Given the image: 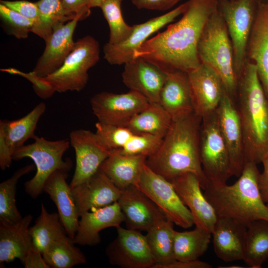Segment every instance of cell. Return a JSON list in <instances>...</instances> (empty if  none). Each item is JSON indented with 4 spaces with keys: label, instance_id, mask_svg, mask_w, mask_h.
Masks as SVG:
<instances>
[{
    "label": "cell",
    "instance_id": "cell-1",
    "mask_svg": "<svg viewBox=\"0 0 268 268\" xmlns=\"http://www.w3.org/2000/svg\"><path fill=\"white\" fill-rule=\"evenodd\" d=\"M188 5L177 22L147 40L134 54L166 72L174 70L188 72L201 62L198 43L206 22L218 9V0H189Z\"/></svg>",
    "mask_w": 268,
    "mask_h": 268
},
{
    "label": "cell",
    "instance_id": "cell-2",
    "mask_svg": "<svg viewBox=\"0 0 268 268\" xmlns=\"http://www.w3.org/2000/svg\"><path fill=\"white\" fill-rule=\"evenodd\" d=\"M202 118L194 113L174 121L157 150L148 157L146 164L152 170L171 181L186 173L199 178L204 190L209 181L203 171L200 158V128Z\"/></svg>",
    "mask_w": 268,
    "mask_h": 268
},
{
    "label": "cell",
    "instance_id": "cell-3",
    "mask_svg": "<svg viewBox=\"0 0 268 268\" xmlns=\"http://www.w3.org/2000/svg\"><path fill=\"white\" fill-rule=\"evenodd\" d=\"M234 103L243 131L245 164L261 163L268 156V98L256 65L248 60L238 77Z\"/></svg>",
    "mask_w": 268,
    "mask_h": 268
},
{
    "label": "cell",
    "instance_id": "cell-4",
    "mask_svg": "<svg viewBox=\"0 0 268 268\" xmlns=\"http://www.w3.org/2000/svg\"><path fill=\"white\" fill-rule=\"evenodd\" d=\"M257 165L246 163L238 180L231 185L208 184L204 194L217 216L232 219L246 226L256 220L268 221V207L259 190L260 173Z\"/></svg>",
    "mask_w": 268,
    "mask_h": 268
},
{
    "label": "cell",
    "instance_id": "cell-5",
    "mask_svg": "<svg viewBox=\"0 0 268 268\" xmlns=\"http://www.w3.org/2000/svg\"><path fill=\"white\" fill-rule=\"evenodd\" d=\"M201 63L211 67L220 75L225 90L235 101L238 77L233 64V52L224 21L217 9L205 25L197 47Z\"/></svg>",
    "mask_w": 268,
    "mask_h": 268
},
{
    "label": "cell",
    "instance_id": "cell-6",
    "mask_svg": "<svg viewBox=\"0 0 268 268\" xmlns=\"http://www.w3.org/2000/svg\"><path fill=\"white\" fill-rule=\"evenodd\" d=\"M34 142L14 150L12 159L18 160L29 158L34 162L36 172L34 176L25 182L26 193L32 199H36L43 192L44 185L50 175L57 170L69 171L72 164L70 160H63V155L69 147L67 139L51 141L43 137L35 136Z\"/></svg>",
    "mask_w": 268,
    "mask_h": 268
},
{
    "label": "cell",
    "instance_id": "cell-7",
    "mask_svg": "<svg viewBox=\"0 0 268 268\" xmlns=\"http://www.w3.org/2000/svg\"><path fill=\"white\" fill-rule=\"evenodd\" d=\"M99 56L98 42L91 36H86L75 42L59 69L43 78L55 92L80 91L86 86L88 71L98 63Z\"/></svg>",
    "mask_w": 268,
    "mask_h": 268
},
{
    "label": "cell",
    "instance_id": "cell-8",
    "mask_svg": "<svg viewBox=\"0 0 268 268\" xmlns=\"http://www.w3.org/2000/svg\"><path fill=\"white\" fill-rule=\"evenodd\" d=\"M258 0H218V9L225 23L238 77L247 61V45L255 19Z\"/></svg>",
    "mask_w": 268,
    "mask_h": 268
},
{
    "label": "cell",
    "instance_id": "cell-9",
    "mask_svg": "<svg viewBox=\"0 0 268 268\" xmlns=\"http://www.w3.org/2000/svg\"><path fill=\"white\" fill-rule=\"evenodd\" d=\"M200 158L204 174L213 185L226 184L232 176L228 151L219 131L216 111L202 118Z\"/></svg>",
    "mask_w": 268,
    "mask_h": 268
},
{
    "label": "cell",
    "instance_id": "cell-10",
    "mask_svg": "<svg viewBox=\"0 0 268 268\" xmlns=\"http://www.w3.org/2000/svg\"><path fill=\"white\" fill-rule=\"evenodd\" d=\"M147 196L176 225L183 228L193 226L194 220L172 183L144 165L135 186Z\"/></svg>",
    "mask_w": 268,
    "mask_h": 268
},
{
    "label": "cell",
    "instance_id": "cell-11",
    "mask_svg": "<svg viewBox=\"0 0 268 268\" xmlns=\"http://www.w3.org/2000/svg\"><path fill=\"white\" fill-rule=\"evenodd\" d=\"M149 104L143 96L131 90L121 94L101 92L90 100L93 113L98 122L117 127H127L132 119Z\"/></svg>",
    "mask_w": 268,
    "mask_h": 268
},
{
    "label": "cell",
    "instance_id": "cell-12",
    "mask_svg": "<svg viewBox=\"0 0 268 268\" xmlns=\"http://www.w3.org/2000/svg\"><path fill=\"white\" fill-rule=\"evenodd\" d=\"M188 1L168 12L143 23L133 25L129 36L123 42L112 45L107 43L103 47L104 58L111 65H121L134 59V52L152 34L182 15L187 9Z\"/></svg>",
    "mask_w": 268,
    "mask_h": 268
},
{
    "label": "cell",
    "instance_id": "cell-13",
    "mask_svg": "<svg viewBox=\"0 0 268 268\" xmlns=\"http://www.w3.org/2000/svg\"><path fill=\"white\" fill-rule=\"evenodd\" d=\"M69 142L75 153V168L69 184L73 188L93 176L111 150L96 133L89 130L72 131L69 134Z\"/></svg>",
    "mask_w": 268,
    "mask_h": 268
},
{
    "label": "cell",
    "instance_id": "cell-14",
    "mask_svg": "<svg viewBox=\"0 0 268 268\" xmlns=\"http://www.w3.org/2000/svg\"><path fill=\"white\" fill-rule=\"evenodd\" d=\"M116 228L117 236L106 249L109 263L122 268H153L155 263L145 235L121 226Z\"/></svg>",
    "mask_w": 268,
    "mask_h": 268
},
{
    "label": "cell",
    "instance_id": "cell-15",
    "mask_svg": "<svg viewBox=\"0 0 268 268\" xmlns=\"http://www.w3.org/2000/svg\"><path fill=\"white\" fill-rule=\"evenodd\" d=\"M187 73L194 113L203 118L215 112L226 92L220 75L204 63Z\"/></svg>",
    "mask_w": 268,
    "mask_h": 268
},
{
    "label": "cell",
    "instance_id": "cell-16",
    "mask_svg": "<svg viewBox=\"0 0 268 268\" xmlns=\"http://www.w3.org/2000/svg\"><path fill=\"white\" fill-rule=\"evenodd\" d=\"M216 114L219 131L228 151L232 176L239 177L245 165L243 134L234 102L226 92Z\"/></svg>",
    "mask_w": 268,
    "mask_h": 268
},
{
    "label": "cell",
    "instance_id": "cell-17",
    "mask_svg": "<svg viewBox=\"0 0 268 268\" xmlns=\"http://www.w3.org/2000/svg\"><path fill=\"white\" fill-rule=\"evenodd\" d=\"M96 133L111 150L126 155H153L159 147L162 138L150 134H138L126 127L95 124Z\"/></svg>",
    "mask_w": 268,
    "mask_h": 268
},
{
    "label": "cell",
    "instance_id": "cell-18",
    "mask_svg": "<svg viewBox=\"0 0 268 268\" xmlns=\"http://www.w3.org/2000/svg\"><path fill=\"white\" fill-rule=\"evenodd\" d=\"M170 182L189 209L196 227L212 233L217 216L214 208L202 193L198 177L193 173H186Z\"/></svg>",
    "mask_w": 268,
    "mask_h": 268
},
{
    "label": "cell",
    "instance_id": "cell-19",
    "mask_svg": "<svg viewBox=\"0 0 268 268\" xmlns=\"http://www.w3.org/2000/svg\"><path fill=\"white\" fill-rule=\"evenodd\" d=\"M167 72L141 57L124 64L122 80L130 90L139 93L150 103H159Z\"/></svg>",
    "mask_w": 268,
    "mask_h": 268
},
{
    "label": "cell",
    "instance_id": "cell-20",
    "mask_svg": "<svg viewBox=\"0 0 268 268\" xmlns=\"http://www.w3.org/2000/svg\"><path fill=\"white\" fill-rule=\"evenodd\" d=\"M117 202L128 229L147 231L167 218L161 209L135 186L122 190Z\"/></svg>",
    "mask_w": 268,
    "mask_h": 268
},
{
    "label": "cell",
    "instance_id": "cell-21",
    "mask_svg": "<svg viewBox=\"0 0 268 268\" xmlns=\"http://www.w3.org/2000/svg\"><path fill=\"white\" fill-rule=\"evenodd\" d=\"M79 20L75 18L55 28L32 72L45 77L59 69L74 48L73 33Z\"/></svg>",
    "mask_w": 268,
    "mask_h": 268
},
{
    "label": "cell",
    "instance_id": "cell-22",
    "mask_svg": "<svg viewBox=\"0 0 268 268\" xmlns=\"http://www.w3.org/2000/svg\"><path fill=\"white\" fill-rule=\"evenodd\" d=\"M71 190L79 216L117 201L122 192L100 168L89 180Z\"/></svg>",
    "mask_w": 268,
    "mask_h": 268
},
{
    "label": "cell",
    "instance_id": "cell-23",
    "mask_svg": "<svg viewBox=\"0 0 268 268\" xmlns=\"http://www.w3.org/2000/svg\"><path fill=\"white\" fill-rule=\"evenodd\" d=\"M73 240L75 244L94 246L101 242L100 232L109 227L117 228L125 221L124 215L117 201L94 208L80 216Z\"/></svg>",
    "mask_w": 268,
    "mask_h": 268
},
{
    "label": "cell",
    "instance_id": "cell-24",
    "mask_svg": "<svg viewBox=\"0 0 268 268\" xmlns=\"http://www.w3.org/2000/svg\"><path fill=\"white\" fill-rule=\"evenodd\" d=\"M247 60L256 66L268 98V0H258L256 15L249 39Z\"/></svg>",
    "mask_w": 268,
    "mask_h": 268
},
{
    "label": "cell",
    "instance_id": "cell-25",
    "mask_svg": "<svg viewBox=\"0 0 268 268\" xmlns=\"http://www.w3.org/2000/svg\"><path fill=\"white\" fill-rule=\"evenodd\" d=\"M247 226L232 219L217 216L211 233L214 253L225 262L243 260Z\"/></svg>",
    "mask_w": 268,
    "mask_h": 268
},
{
    "label": "cell",
    "instance_id": "cell-26",
    "mask_svg": "<svg viewBox=\"0 0 268 268\" xmlns=\"http://www.w3.org/2000/svg\"><path fill=\"white\" fill-rule=\"evenodd\" d=\"M67 176V172L61 170L55 171L46 181L43 192L55 203L67 235L73 239L80 216L71 188L66 180Z\"/></svg>",
    "mask_w": 268,
    "mask_h": 268
},
{
    "label": "cell",
    "instance_id": "cell-27",
    "mask_svg": "<svg viewBox=\"0 0 268 268\" xmlns=\"http://www.w3.org/2000/svg\"><path fill=\"white\" fill-rule=\"evenodd\" d=\"M159 103L170 115L173 122L194 113L187 72L178 70L167 72Z\"/></svg>",
    "mask_w": 268,
    "mask_h": 268
},
{
    "label": "cell",
    "instance_id": "cell-28",
    "mask_svg": "<svg viewBox=\"0 0 268 268\" xmlns=\"http://www.w3.org/2000/svg\"><path fill=\"white\" fill-rule=\"evenodd\" d=\"M33 217L27 214L12 224L0 222V263L18 259L22 263L34 245L29 232Z\"/></svg>",
    "mask_w": 268,
    "mask_h": 268
},
{
    "label": "cell",
    "instance_id": "cell-29",
    "mask_svg": "<svg viewBox=\"0 0 268 268\" xmlns=\"http://www.w3.org/2000/svg\"><path fill=\"white\" fill-rule=\"evenodd\" d=\"M147 158L143 155H123L113 150L100 168L122 191L137 185Z\"/></svg>",
    "mask_w": 268,
    "mask_h": 268
},
{
    "label": "cell",
    "instance_id": "cell-30",
    "mask_svg": "<svg viewBox=\"0 0 268 268\" xmlns=\"http://www.w3.org/2000/svg\"><path fill=\"white\" fill-rule=\"evenodd\" d=\"M46 104L40 102L25 116L13 121H0V138L11 150L23 146L29 138L35 137L38 122L46 110Z\"/></svg>",
    "mask_w": 268,
    "mask_h": 268
},
{
    "label": "cell",
    "instance_id": "cell-31",
    "mask_svg": "<svg viewBox=\"0 0 268 268\" xmlns=\"http://www.w3.org/2000/svg\"><path fill=\"white\" fill-rule=\"evenodd\" d=\"M174 224L166 218L146 231L145 237L155 263L153 268H165L176 261L173 250Z\"/></svg>",
    "mask_w": 268,
    "mask_h": 268
},
{
    "label": "cell",
    "instance_id": "cell-32",
    "mask_svg": "<svg viewBox=\"0 0 268 268\" xmlns=\"http://www.w3.org/2000/svg\"><path fill=\"white\" fill-rule=\"evenodd\" d=\"M173 121L160 103H150L135 115L126 127L138 134H150L163 139Z\"/></svg>",
    "mask_w": 268,
    "mask_h": 268
},
{
    "label": "cell",
    "instance_id": "cell-33",
    "mask_svg": "<svg viewBox=\"0 0 268 268\" xmlns=\"http://www.w3.org/2000/svg\"><path fill=\"white\" fill-rule=\"evenodd\" d=\"M211 233L196 227L191 231H174L173 250L176 261L198 259L206 251Z\"/></svg>",
    "mask_w": 268,
    "mask_h": 268
},
{
    "label": "cell",
    "instance_id": "cell-34",
    "mask_svg": "<svg viewBox=\"0 0 268 268\" xmlns=\"http://www.w3.org/2000/svg\"><path fill=\"white\" fill-rule=\"evenodd\" d=\"M34 246L42 253L53 242L67 235L58 213H49L43 203L34 225L29 228Z\"/></svg>",
    "mask_w": 268,
    "mask_h": 268
},
{
    "label": "cell",
    "instance_id": "cell-35",
    "mask_svg": "<svg viewBox=\"0 0 268 268\" xmlns=\"http://www.w3.org/2000/svg\"><path fill=\"white\" fill-rule=\"evenodd\" d=\"M268 260V221L258 220L247 226L243 261L251 268H261Z\"/></svg>",
    "mask_w": 268,
    "mask_h": 268
},
{
    "label": "cell",
    "instance_id": "cell-36",
    "mask_svg": "<svg viewBox=\"0 0 268 268\" xmlns=\"http://www.w3.org/2000/svg\"><path fill=\"white\" fill-rule=\"evenodd\" d=\"M68 235L50 244L42 253L50 268H71L87 262L84 254Z\"/></svg>",
    "mask_w": 268,
    "mask_h": 268
},
{
    "label": "cell",
    "instance_id": "cell-37",
    "mask_svg": "<svg viewBox=\"0 0 268 268\" xmlns=\"http://www.w3.org/2000/svg\"><path fill=\"white\" fill-rule=\"evenodd\" d=\"M34 169L33 164L26 165L0 184V222L12 224L22 218L16 205V184L21 177Z\"/></svg>",
    "mask_w": 268,
    "mask_h": 268
},
{
    "label": "cell",
    "instance_id": "cell-38",
    "mask_svg": "<svg viewBox=\"0 0 268 268\" xmlns=\"http://www.w3.org/2000/svg\"><path fill=\"white\" fill-rule=\"evenodd\" d=\"M40 13V23L32 33L46 40L58 26L69 21L62 0H39L35 2Z\"/></svg>",
    "mask_w": 268,
    "mask_h": 268
},
{
    "label": "cell",
    "instance_id": "cell-39",
    "mask_svg": "<svg viewBox=\"0 0 268 268\" xmlns=\"http://www.w3.org/2000/svg\"><path fill=\"white\" fill-rule=\"evenodd\" d=\"M123 0H103L99 7L107 21L110 33L109 44L115 45L125 41L131 33L133 26L125 21L121 10Z\"/></svg>",
    "mask_w": 268,
    "mask_h": 268
},
{
    "label": "cell",
    "instance_id": "cell-40",
    "mask_svg": "<svg viewBox=\"0 0 268 268\" xmlns=\"http://www.w3.org/2000/svg\"><path fill=\"white\" fill-rule=\"evenodd\" d=\"M0 17L6 32L17 39H25L32 32L34 23L16 11L0 3Z\"/></svg>",
    "mask_w": 268,
    "mask_h": 268
},
{
    "label": "cell",
    "instance_id": "cell-41",
    "mask_svg": "<svg viewBox=\"0 0 268 268\" xmlns=\"http://www.w3.org/2000/svg\"><path fill=\"white\" fill-rule=\"evenodd\" d=\"M0 3L33 21L34 25L32 32L39 25L40 13L35 2L26 0L13 1L1 0Z\"/></svg>",
    "mask_w": 268,
    "mask_h": 268
},
{
    "label": "cell",
    "instance_id": "cell-42",
    "mask_svg": "<svg viewBox=\"0 0 268 268\" xmlns=\"http://www.w3.org/2000/svg\"><path fill=\"white\" fill-rule=\"evenodd\" d=\"M0 70L9 74L19 75L27 78L32 83L33 88L37 95L42 99L48 98L55 93L43 77L37 76L32 71L24 73L13 68L1 69Z\"/></svg>",
    "mask_w": 268,
    "mask_h": 268
},
{
    "label": "cell",
    "instance_id": "cell-43",
    "mask_svg": "<svg viewBox=\"0 0 268 268\" xmlns=\"http://www.w3.org/2000/svg\"><path fill=\"white\" fill-rule=\"evenodd\" d=\"M67 17L69 21L77 18L79 21L88 17L93 0H62Z\"/></svg>",
    "mask_w": 268,
    "mask_h": 268
},
{
    "label": "cell",
    "instance_id": "cell-44",
    "mask_svg": "<svg viewBox=\"0 0 268 268\" xmlns=\"http://www.w3.org/2000/svg\"><path fill=\"white\" fill-rule=\"evenodd\" d=\"M181 0H132L138 9L165 11L172 8Z\"/></svg>",
    "mask_w": 268,
    "mask_h": 268
},
{
    "label": "cell",
    "instance_id": "cell-45",
    "mask_svg": "<svg viewBox=\"0 0 268 268\" xmlns=\"http://www.w3.org/2000/svg\"><path fill=\"white\" fill-rule=\"evenodd\" d=\"M22 264L25 268H50L42 253L34 246L27 253Z\"/></svg>",
    "mask_w": 268,
    "mask_h": 268
},
{
    "label": "cell",
    "instance_id": "cell-46",
    "mask_svg": "<svg viewBox=\"0 0 268 268\" xmlns=\"http://www.w3.org/2000/svg\"><path fill=\"white\" fill-rule=\"evenodd\" d=\"M264 170L258 179V185L262 198L265 203L268 202V156L262 161Z\"/></svg>",
    "mask_w": 268,
    "mask_h": 268
},
{
    "label": "cell",
    "instance_id": "cell-47",
    "mask_svg": "<svg viewBox=\"0 0 268 268\" xmlns=\"http://www.w3.org/2000/svg\"><path fill=\"white\" fill-rule=\"evenodd\" d=\"M208 263L197 260L179 261H175L167 265L165 268H210Z\"/></svg>",
    "mask_w": 268,
    "mask_h": 268
},
{
    "label": "cell",
    "instance_id": "cell-48",
    "mask_svg": "<svg viewBox=\"0 0 268 268\" xmlns=\"http://www.w3.org/2000/svg\"><path fill=\"white\" fill-rule=\"evenodd\" d=\"M103 0H93L91 3V7H99Z\"/></svg>",
    "mask_w": 268,
    "mask_h": 268
},
{
    "label": "cell",
    "instance_id": "cell-49",
    "mask_svg": "<svg viewBox=\"0 0 268 268\" xmlns=\"http://www.w3.org/2000/svg\"><path fill=\"white\" fill-rule=\"evenodd\" d=\"M267 206L268 207V202L267 203Z\"/></svg>",
    "mask_w": 268,
    "mask_h": 268
}]
</instances>
